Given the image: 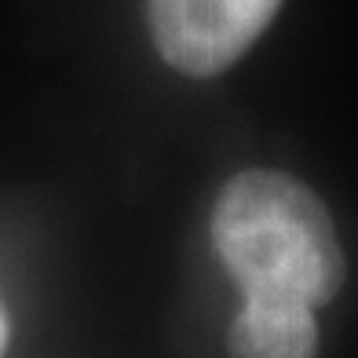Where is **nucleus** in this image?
<instances>
[{"mask_svg":"<svg viewBox=\"0 0 358 358\" xmlns=\"http://www.w3.org/2000/svg\"><path fill=\"white\" fill-rule=\"evenodd\" d=\"M213 241L245 296L322 307L344 285V252L329 208L285 172L234 176L213 208Z\"/></svg>","mask_w":358,"mask_h":358,"instance_id":"obj_1","label":"nucleus"},{"mask_svg":"<svg viewBox=\"0 0 358 358\" xmlns=\"http://www.w3.org/2000/svg\"><path fill=\"white\" fill-rule=\"evenodd\" d=\"M282 0H146L161 59L187 77L234 66L271 26Z\"/></svg>","mask_w":358,"mask_h":358,"instance_id":"obj_2","label":"nucleus"},{"mask_svg":"<svg viewBox=\"0 0 358 358\" xmlns=\"http://www.w3.org/2000/svg\"><path fill=\"white\" fill-rule=\"evenodd\" d=\"M4 344H8V318L0 311V355H4Z\"/></svg>","mask_w":358,"mask_h":358,"instance_id":"obj_4","label":"nucleus"},{"mask_svg":"<svg viewBox=\"0 0 358 358\" xmlns=\"http://www.w3.org/2000/svg\"><path fill=\"white\" fill-rule=\"evenodd\" d=\"M234 358H315L318 322L315 307L285 296H245L231 322Z\"/></svg>","mask_w":358,"mask_h":358,"instance_id":"obj_3","label":"nucleus"}]
</instances>
